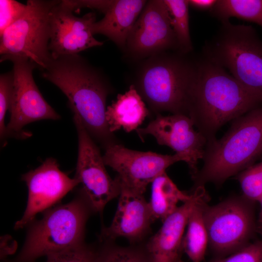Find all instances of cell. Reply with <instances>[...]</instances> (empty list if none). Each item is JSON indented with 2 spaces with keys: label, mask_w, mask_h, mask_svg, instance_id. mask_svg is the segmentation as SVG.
Returning <instances> with one entry per match:
<instances>
[{
  "label": "cell",
  "mask_w": 262,
  "mask_h": 262,
  "mask_svg": "<svg viewBox=\"0 0 262 262\" xmlns=\"http://www.w3.org/2000/svg\"><path fill=\"white\" fill-rule=\"evenodd\" d=\"M196 63L188 116L208 143L216 139L223 125L258 107L262 101L204 56Z\"/></svg>",
  "instance_id": "6da1fadb"
},
{
  "label": "cell",
  "mask_w": 262,
  "mask_h": 262,
  "mask_svg": "<svg viewBox=\"0 0 262 262\" xmlns=\"http://www.w3.org/2000/svg\"><path fill=\"white\" fill-rule=\"evenodd\" d=\"M46 80L66 96L73 113L104 148L115 142L105 117L109 83L99 69L79 54L52 58L42 71Z\"/></svg>",
  "instance_id": "7a4b0ae2"
},
{
  "label": "cell",
  "mask_w": 262,
  "mask_h": 262,
  "mask_svg": "<svg viewBox=\"0 0 262 262\" xmlns=\"http://www.w3.org/2000/svg\"><path fill=\"white\" fill-rule=\"evenodd\" d=\"M178 51L147 58L133 84L142 98L156 114L169 112L188 116L195 82L196 60Z\"/></svg>",
  "instance_id": "3957f363"
},
{
  "label": "cell",
  "mask_w": 262,
  "mask_h": 262,
  "mask_svg": "<svg viewBox=\"0 0 262 262\" xmlns=\"http://www.w3.org/2000/svg\"><path fill=\"white\" fill-rule=\"evenodd\" d=\"M262 147V107H257L233 120L221 138L207 143L203 166L192 176L194 188L221 184L250 166Z\"/></svg>",
  "instance_id": "277c9868"
},
{
  "label": "cell",
  "mask_w": 262,
  "mask_h": 262,
  "mask_svg": "<svg viewBox=\"0 0 262 262\" xmlns=\"http://www.w3.org/2000/svg\"><path fill=\"white\" fill-rule=\"evenodd\" d=\"M203 49L204 57L225 69L262 101V41L252 26L222 22Z\"/></svg>",
  "instance_id": "5b68a950"
},
{
  "label": "cell",
  "mask_w": 262,
  "mask_h": 262,
  "mask_svg": "<svg viewBox=\"0 0 262 262\" xmlns=\"http://www.w3.org/2000/svg\"><path fill=\"white\" fill-rule=\"evenodd\" d=\"M89 209L81 193V196L68 203L44 212L42 218L29 229L16 262H33L40 257L83 244Z\"/></svg>",
  "instance_id": "8992f818"
},
{
  "label": "cell",
  "mask_w": 262,
  "mask_h": 262,
  "mask_svg": "<svg viewBox=\"0 0 262 262\" xmlns=\"http://www.w3.org/2000/svg\"><path fill=\"white\" fill-rule=\"evenodd\" d=\"M59 0H28L23 14L0 34V62L28 58L43 71L52 59L49 50V15Z\"/></svg>",
  "instance_id": "52a82bcc"
},
{
  "label": "cell",
  "mask_w": 262,
  "mask_h": 262,
  "mask_svg": "<svg viewBox=\"0 0 262 262\" xmlns=\"http://www.w3.org/2000/svg\"><path fill=\"white\" fill-rule=\"evenodd\" d=\"M250 201L242 197L228 198L203 207L208 244L217 257L229 255L249 244L254 229Z\"/></svg>",
  "instance_id": "ba28073f"
},
{
  "label": "cell",
  "mask_w": 262,
  "mask_h": 262,
  "mask_svg": "<svg viewBox=\"0 0 262 262\" xmlns=\"http://www.w3.org/2000/svg\"><path fill=\"white\" fill-rule=\"evenodd\" d=\"M73 114L78 137V156L75 178L91 210L102 212L106 205L119 196L120 187L107 172L103 156L79 116Z\"/></svg>",
  "instance_id": "9c48e42d"
},
{
  "label": "cell",
  "mask_w": 262,
  "mask_h": 262,
  "mask_svg": "<svg viewBox=\"0 0 262 262\" xmlns=\"http://www.w3.org/2000/svg\"><path fill=\"white\" fill-rule=\"evenodd\" d=\"M7 60L13 64L14 85L6 136L28 137L22 133L25 125L43 119L58 120L60 116L44 98L34 82L36 65L26 58L10 57Z\"/></svg>",
  "instance_id": "30bf717a"
},
{
  "label": "cell",
  "mask_w": 262,
  "mask_h": 262,
  "mask_svg": "<svg viewBox=\"0 0 262 262\" xmlns=\"http://www.w3.org/2000/svg\"><path fill=\"white\" fill-rule=\"evenodd\" d=\"M104 164L117 172L120 190L143 195L147 187L173 164L183 161L179 154L163 155L129 149L115 143L105 148Z\"/></svg>",
  "instance_id": "8fae6325"
},
{
  "label": "cell",
  "mask_w": 262,
  "mask_h": 262,
  "mask_svg": "<svg viewBox=\"0 0 262 262\" xmlns=\"http://www.w3.org/2000/svg\"><path fill=\"white\" fill-rule=\"evenodd\" d=\"M125 50L137 59L167 51H179L164 0L147 1L129 34Z\"/></svg>",
  "instance_id": "7c38bea8"
},
{
  "label": "cell",
  "mask_w": 262,
  "mask_h": 262,
  "mask_svg": "<svg viewBox=\"0 0 262 262\" xmlns=\"http://www.w3.org/2000/svg\"><path fill=\"white\" fill-rule=\"evenodd\" d=\"M21 179L28 187V197L24 214L15 225L16 229L32 223L37 214L50 208L79 184L76 178L71 179L62 171L52 158L22 175Z\"/></svg>",
  "instance_id": "4fadbf2b"
},
{
  "label": "cell",
  "mask_w": 262,
  "mask_h": 262,
  "mask_svg": "<svg viewBox=\"0 0 262 262\" xmlns=\"http://www.w3.org/2000/svg\"><path fill=\"white\" fill-rule=\"evenodd\" d=\"M194 127L193 121L185 115L159 114L146 127L136 131L141 138L150 135L159 145L172 148L187 164L193 176L198 170L197 163L203 158L207 144L205 138Z\"/></svg>",
  "instance_id": "5bb4252c"
},
{
  "label": "cell",
  "mask_w": 262,
  "mask_h": 262,
  "mask_svg": "<svg viewBox=\"0 0 262 262\" xmlns=\"http://www.w3.org/2000/svg\"><path fill=\"white\" fill-rule=\"evenodd\" d=\"M73 12L65 0H59L51 10L49 49L52 58L79 54L103 44L92 32V26L97 21L95 13L78 17Z\"/></svg>",
  "instance_id": "9a60e30c"
},
{
  "label": "cell",
  "mask_w": 262,
  "mask_h": 262,
  "mask_svg": "<svg viewBox=\"0 0 262 262\" xmlns=\"http://www.w3.org/2000/svg\"><path fill=\"white\" fill-rule=\"evenodd\" d=\"M191 199L184 202L164 221L145 246L150 262H178L180 260L185 228L196 202L207 195L204 186L194 189Z\"/></svg>",
  "instance_id": "2e32d148"
},
{
  "label": "cell",
  "mask_w": 262,
  "mask_h": 262,
  "mask_svg": "<svg viewBox=\"0 0 262 262\" xmlns=\"http://www.w3.org/2000/svg\"><path fill=\"white\" fill-rule=\"evenodd\" d=\"M117 208L111 225L100 234L102 241L119 237L134 244L142 240L150 231L153 222L148 202L143 195L121 190Z\"/></svg>",
  "instance_id": "e0dca14e"
},
{
  "label": "cell",
  "mask_w": 262,
  "mask_h": 262,
  "mask_svg": "<svg viewBox=\"0 0 262 262\" xmlns=\"http://www.w3.org/2000/svg\"><path fill=\"white\" fill-rule=\"evenodd\" d=\"M147 2L145 0H113L104 17L93 25V34L104 35L119 48L125 49L129 34Z\"/></svg>",
  "instance_id": "ac0fdd59"
},
{
  "label": "cell",
  "mask_w": 262,
  "mask_h": 262,
  "mask_svg": "<svg viewBox=\"0 0 262 262\" xmlns=\"http://www.w3.org/2000/svg\"><path fill=\"white\" fill-rule=\"evenodd\" d=\"M149 114L144 100L133 84L106 108L105 117L110 132L122 128L127 132L138 129Z\"/></svg>",
  "instance_id": "d6986e66"
},
{
  "label": "cell",
  "mask_w": 262,
  "mask_h": 262,
  "mask_svg": "<svg viewBox=\"0 0 262 262\" xmlns=\"http://www.w3.org/2000/svg\"><path fill=\"white\" fill-rule=\"evenodd\" d=\"M151 195L149 207L153 221H164L178 207V203L191 199L193 194L180 191L166 172L158 176L151 183Z\"/></svg>",
  "instance_id": "ffe728a7"
},
{
  "label": "cell",
  "mask_w": 262,
  "mask_h": 262,
  "mask_svg": "<svg viewBox=\"0 0 262 262\" xmlns=\"http://www.w3.org/2000/svg\"><path fill=\"white\" fill-rule=\"evenodd\" d=\"M208 200L207 194L198 200L188 219L182 249L192 262H202L206 254L208 236L203 218V207Z\"/></svg>",
  "instance_id": "44dd1931"
},
{
  "label": "cell",
  "mask_w": 262,
  "mask_h": 262,
  "mask_svg": "<svg viewBox=\"0 0 262 262\" xmlns=\"http://www.w3.org/2000/svg\"><path fill=\"white\" fill-rule=\"evenodd\" d=\"M210 12L221 23L236 17L262 27V0H217Z\"/></svg>",
  "instance_id": "7402d4cb"
},
{
  "label": "cell",
  "mask_w": 262,
  "mask_h": 262,
  "mask_svg": "<svg viewBox=\"0 0 262 262\" xmlns=\"http://www.w3.org/2000/svg\"><path fill=\"white\" fill-rule=\"evenodd\" d=\"M168 9L179 52L189 54L193 50L189 28V0H164Z\"/></svg>",
  "instance_id": "603a6c76"
},
{
  "label": "cell",
  "mask_w": 262,
  "mask_h": 262,
  "mask_svg": "<svg viewBox=\"0 0 262 262\" xmlns=\"http://www.w3.org/2000/svg\"><path fill=\"white\" fill-rule=\"evenodd\" d=\"M97 262H150L145 247L110 246L98 253Z\"/></svg>",
  "instance_id": "cb8c5ba5"
},
{
  "label": "cell",
  "mask_w": 262,
  "mask_h": 262,
  "mask_svg": "<svg viewBox=\"0 0 262 262\" xmlns=\"http://www.w3.org/2000/svg\"><path fill=\"white\" fill-rule=\"evenodd\" d=\"M243 196L251 201H259L262 195V161L250 166L238 173Z\"/></svg>",
  "instance_id": "d4e9b609"
},
{
  "label": "cell",
  "mask_w": 262,
  "mask_h": 262,
  "mask_svg": "<svg viewBox=\"0 0 262 262\" xmlns=\"http://www.w3.org/2000/svg\"><path fill=\"white\" fill-rule=\"evenodd\" d=\"M98 253L82 244L46 256L45 262H97Z\"/></svg>",
  "instance_id": "484cf974"
},
{
  "label": "cell",
  "mask_w": 262,
  "mask_h": 262,
  "mask_svg": "<svg viewBox=\"0 0 262 262\" xmlns=\"http://www.w3.org/2000/svg\"><path fill=\"white\" fill-rule=\"evenodd\" d=\"M14 85V73L12 70L0 76V138L6 136V126L4 119L7 110H9Z\"/></svg>",
  "instance_id": "4316f807"
},
{
  "label": "cell",
  "mask_w": 262,
  "mask_h": 262,
  "mask_svg": "<svg viewBox=\"0 0 262 262\" xmlns=\"http://www.w3.org/2000/svg\"><path fill=\"white\" fill-rule=\"evenodd\" d=\"M207 262H262V241L249 244L229 255Z\"/></svg>",
  "instance_id": "83f0119b"
},
{
  "label": "cell",
  "mask_w": 262,
  "mask_h": 262,
  "mask_svg": "<svg viewBox=\"0 0 262 262\" xmlns=\"http://www.w3.org/2000/svg\"><path fill=\"white\" fill-rule=\"evenodd\" d=\"M26 7L15 0H0V34L20 17Z\"/></svg>",
  "instance_id": "f1b7e54d"
},
{
  "label": "cell",
  "mask_w": 262,
  "mask_h": 262,
  "mask_svg": "<svg viewBox=\"0 0 262 262\" xmlns=\"http://www.w3.org/2000/svg\"><path fill=\"white\" fill-rule=\"evenodd\" d=\"M0 259L3 260L9 255L13 254L16 251L17 242L9 235L0 237Z\"/></svg>",
  "instance_id": "f546056e"
},
{
  "label": "cell",
  "mask_w": 262,
  "mask_h": 262,
  "mask_svg": "<svg viewBox=\"0 0 262 262\" xmlns=\"http://www.w3.org/2000/svg\"><path fill=\"white\" fill-rule=\"evenodd\" d=\"M217 0H189V6L197 10L211 11L216 4Z\"/></svg>",
  "instance_id": "4dcf8cb0"
},
{
  "label": "cell",
  "mask_w": 262,
  "mask_h": 262,
  "mask_svg": "<svg viewBox=\"0 0 262 262\" xmlns=\"http://www.w3.org/2000/svg\"><path fill=\"white\" fill-rule=\"evenodd\" d=\"M259 202H260V203L261 204V212H260V221L262 224V196L261 197V199H260Z\"/></svg>",
  "instance_id": "1f68e13d"
},
{
  "label": "cell",
  "mask_w": 262,
  "mask_h": 262,
  "mask_svg": "<svg viewBox=\"0 0 262 262\" xmlns=\"http://www.w3.org/2000/svg\"><path fill=\"white\" fill-rule=\"evenodd\" d=\"M262 154V147L261 148V151H260V155Z\"/></svg>",
  "instance_id": "d6a6232c"
},
{
  "label": "cell",
  "mask_w": 262,
  "mask_h": 262,
  "mask_svg": "<svg viewBox=\"0 0 262 262\" xmlns=\"http://www.w3.org/2000/svg\"><path fill=\"white\" fill-rule=\"evenodd\" d=\"M178 262H185L182 261V260L180 259Z\"/></svg>",
  "instance_id": "836d02e7"
}]
</instances>
